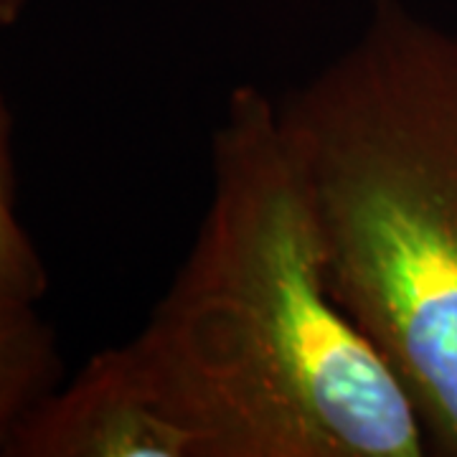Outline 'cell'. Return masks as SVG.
Segmentation results:
<instances>
[{
	"label": "cell",
	"mask_w": 457,
	"mask_h": 457,
	"mask_svg": "<svg viewBox=\"0 0 457 457\" xmlns=\"http://www.w3.org/2000/svg\"><path fill=\"white\" fill-rule=\"evenodd\" d=\"M49 285L46 262L18 213L13 117L0 95V295L41 303Z\"/></svg>",
	"instance_id": "5"
},
{
	"label": "cell",
	"mask_w": 457,
	"mask_h": 457,
	"mask_svg": "<svg viewBox=\"0 0 457 457\" xmlns=\"http://www.w3.org/2000/svg\"><path fill=\"white\" fill-rule=\"evenodd\" d=\"M3 457H198V450L117 343L33 407Z\"/></svg>",
	"instance_id": "3"
},
{
	"label": "cell",
	"mask_w": 457,
	"mask_h": 457,
	"mask_svg": "<svg viewBox=\"0 0 457 457\" xmlns=\"http://www.w3.org/2000/svg\"><path fill=\"white\" fill-rule=\"evenodd\" d=\"M198 457H420L407 389L328 287L278 99L228 92L212 198L170 287L122 343Z\"/></svg>",
	"instance_id": "1"
},
{
	"label": "cell",
	"mask_w": 457,
	"mask_h": 457,
	"mask_svg": "<svg viewBox=\"0 0 457 457\" xmlns=\"http://www.w3.org/2000/svg\"><path fill=\"white\" fill-rule=\"evenodd\" d=\"M38 305L0 295V455L33 407L64 381L56 333Z\"/></svg>",
	"instance_id": "4"
},
{
	"label": "cell",
	"mask_w": 457,
	"mask_h": 457,
	"mask_svg": "<svg viewBox=\"0 0 457 457\" xmlns=\"http://www.w3.org/2000/svg\"><path fill=\"white\" fill-rule=\"evenodd\" d=\"M278 112L330 293L457 457V31L374 0Z\"/></svg>",
	"instance_id": "2"
},
{
	"label": "cell",
	"mask_w": 457,
	"mask_h": 457,
	"mask_svg": "<svg viewBox=\"0 0 457 457\" xmlns=\"http://www.w3.org/2000/svg\"><path fill=\"white\" fill-rule=\"evenodd\" d=\"M29 0H0V29H11L26 13Z\"/></svg>",
	"instance_id": "6"
}]
</instances>
